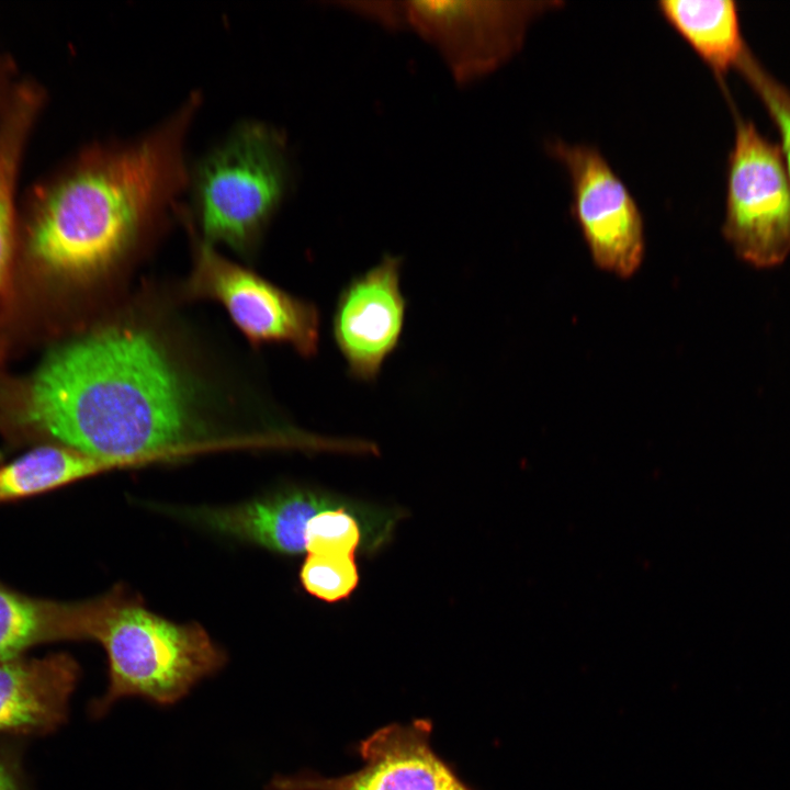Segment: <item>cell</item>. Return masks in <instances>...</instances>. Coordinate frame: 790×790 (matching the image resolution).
I'll list each match as a JSON object with an SVG mask.
<instances>
[{
  "instance_id": "6da1fadb",
  "label": "cell",
  "mask_w": 790,
  "mask_h": 790,
  "mask_svg": "<svg viewBox=\"0 0 790 790\" xmlns=\"http://www.w3.org/2000/svg\"><path fill=\"white\" fill-rule=\"evenodd\" d=\"M198 91L129 142H93L29 187L19 206L24 253L40 270L81 280L123 259L188 189L185 143Z\"/></svg>"
},
{
  "instance_id": "7a4b0ae2",
  "label": "cell",
  "mask_w": 790,
  "mask_h": 790,
  "mask_svg": "<svg viewBox=\"0 0 790 790\" xmlns=\"http://www.w3.org/2000/svg\"><path fill=\"white\" fill-rule=\"evenodd\" d=\"M23 420L61 445L123 465L182 444L192 409L161 345L117 325L50 353L29 384Z\"/></svg>"
},
{
  "instance_id": "3957f363",
  "label": "cell",
  "mask_w": 790,
  "mask_h": 790,
  "mask_svg": "<svg viewBox=\"0 0 790 790\" xmlns=\"http://www.w3.org/2000/svg\"><path fill=\"white\" fill-rule=\"evenodd\" d=\"M289 184L284 135L255 120L237 124L190 168L188 188L203 240L250 250Z\"/></svg>"
},
{
  "instance_id": "277c9868",
  "label": "cell",
  "mask_w": 790,
  "mask_h": 790,
  "mask_svg": "<svg viewBox=\"0 0 790 790\" xmlns=\"http://www.w3.org/2000/svg\"><path fill=\"white\" fill-rule=\"evenodd\" d=\"M94 640L102 644L109 664V686L92 703L94 715L127 697L174 703L226 661L200 624L169 621L129 595L108 612Z\"/></svg>"
},
{
  "instance_id": "5b68a950",
  "label": "cell",
  "mask_w": 790,
  "mask_h": 790,
  "mask_svg": "<svg viewBox=\"0 0 790 790\" xmlns=\"http://www.w3.org/2000/svg\"><path fill=\"white\" fill-rule=\"evenodd\" d=\"M734 121L727 156L722 233L734 252L757 268L790 255V174L782 150L744 117L723 90Z\"/></svg>"
},
{
  "instance_id": "8992f818",
  "label": "cell",
  "mask_w": 790,
  "mask_h": 790,
  "mask_svg": "<svg viewBox=\"0 0 790 790\" xmlns=\"http://www.w3.org/2000/svg\"><path fill=\"white\" fill-rule=\"evenodd\" d=\"M548 150L568 174L572 215L595 264L632 276L644 259V221L623 180L595 146L553 140Z\"/></svg>"
},
{
  "instance_id": "52a82bcc",
  "label": "cell",
  "mask_w": 790,
  "mask_h": 790,
  "mask_svg": "<svg viewBox=\"0 0 790 790\" xmlns=\"http://www.w3.org/2000/svg\"><path fill=\"white\" fill-rule=\"evenodd\" d=\"M187 290L192 296L221 303L255 343H284L306 358L318 351L320 315L313 303L226 259L205 240L195 244Z\"/></svg>"
},
{
  "instance_id": "ba28073f",
  "label": "cell",
  "mask_w": 790,
  "mask_h": 790,
  "mask_svg": "<svg viewBox=\"0 0 790 790\" xmlns=\"http://www.w3.org/2000/svg\"><path fill=\"white\" fill-rule=\"evenodd\" d=\"M558 1H410L411 25L442 54L459 81H470L507 61L521 47L534 19Z\"/></svg>"
},
{
  "instance_id": "9c48e42d",
  "label": "cell",
  "mask_w": 790,
  "mask_h": 790,
  "mask_svg": "<svg viewBox=\"0 0 790 790\" xmlns=\"http://www.w3.org/2000/svg\"><path fill=\"white\" fill-rule=\"evenodd\" d=\"M430 721L393 723L360 743V769L339 777L279 776L270 790H471L431 746Z\"/></svg>"
},
{
  "instance_id": "30bf717a",
  "label": "cell",
  "mask_w": 790,
  "mask_h": 790,
  "mask_svg": "<svg viewBox=\"0 0 790 790\" xmlns=\"http://www.w3.org/2000/svg\"><path fill=\"white\" fill-rule=\"evenodd\" d=\"M400 267L399 257L384 256L338 296L332 335L349 374L357 380L374 381L399 343L406 311Z\"/></svg>"
},
{
  "instance_id": "8fae6325",
  "label": "cell",
  "mask_w": 790,
  "mask_h": 790,
  "mask_svg": "<svg viewBox=\"0 0 790 790\" xmlns=\"http://www.w3.org/2000/svg\"><path fill=\"white\" fill-rule=\"evenodd\" d=\"M339 495L308 487H290L253 501L192 510L201 524L271 551L306 554L305 534L311 518Z\"/></svg>"
},
{
  "instance_id": "7c38bea8",
  "label": "cell",
  "mask_w": 790,
  "mask_h": 790,
  "mask_svg": "<svg viewBox=\"0 0 790 790\" xmlns=\"http://www.w3.org/2000/svg\"><path fill=\"white\" fill-rule=\"evenodd\" d=\"M79 676L68 655L0 662V731L53 729L66 715Z\"/></svg>"
},
{
  "instance_id": "4fadbf2b",
  "label": "cell",
  "mask_w": 790,
  "mask_h": 790,
  "mask_svg": "<svg viewBox=\"0 0 790 790\" xmlns=\"http://www.w3.org/2000/svg\"><path fill=\"white\" fill-rule=\"evenodd\" d=\"M114 602L112 592L83 602L31 597L0 584V662L61 640H93Z\"/></svg>"
},
{
  "instance_id": "5bb4252c",
  "label": "cell",
  "mask_w": 790,
  "mask_h": 790,
  "mask_svg": "<svg viewBox=\"0 0 790 790\" xmlns=\"http://www.w3.org/2000/svg\"><path fill=\"white\" fill-rule=\"evenodd\" d=\"M47 94L36 79H18L0 114V292L19 239L16 188L24 150Z\"/></svg>"
},
{
  "instance_id": "9a60e30c",
  "label": "cell",
  "mask_w": 790,
  "mask_h": 790,
  "mask_svg": "<svg viewBox=\"0 0 790 790\" xmlns=\"http://www.w3.org/2000/svg\"><path fill=\"white\" fill-rule=\"evenodd\" d=\"M657 10L667 24L713 72L720 88L747 48L736 2L731 0H664Z\"/></svg>"
},
{
  "instance_id": "2e32d148",
  "label": "cell",
  "mask_w": 790,
  "mask_h": 790,
  "mask_svg": "<svg viewBox=\"0 0 790 790\" xmlns=\"http://www.w3.org/2000/svg\"><path fill=\"white\" fill-rule=\"evenodd\" d=\"M116 465L61 444L38 447L0 466V503L45 493Z\"/></svg>"
},
{
  "instance_id": "e0dca14e",
  "label": "cell",
  "mask_w": 790,
  "mask_h": 790,
  "mask_svg": "<svg viewBox=\"0 0 790 790\" xmlns=\"http://www.w3.org/2000/svg\"><path fill=\"white\" fill-rule=\"evenodd\" d=\"M304 589L313 597L332 603L348 599L360 583L354 555L307 554L300 571Z\"/></svg>"
},
{
  "instance_id": "ac0fdd59",
  "label": "cell",
  "mask_w": 790,
  "mask_h": 790,
  "mask_svg": "<svg viewBox=\"0 0 790 790\" xmlns=\"http://www.w3.org/2000/svg\"><path fill=\"white\" fill-rule=\"evenodd\" d=\"M735 71L753 90L775 125L790 174V88L765 67L749 46Z\"/></svg>"
},
{
  "instance_id": "d6986e66",
  "label": "cell",
  "mask_w": 790,
  "mask_h": 790,
  "mask_svg": "<svg viewBox=\"0 0 790 790\" xmlns=\"http://www.w3.org/2000/svg\"><path fill=\"white\" fill-rule=\"evenodd\" d=\"M16 66L12 57L0 52V114L15 82Z\"/></svg>"
},
{
  "instance_id": "ffe728a7",
  "label": "cell",
  "mask_w": 790,
  "mask_h": 790,
  "mask_svg": "<svg viewBox=\"0 0 790 790\" xmlns=\"http://www.w3.org/2000/svg\"><path fill=\"white\" fill-rule=\"evenodd\" d=\"M0 790H18L14 779L7 769V767L0 763Z\"/></svg>"
}]
</instances>
